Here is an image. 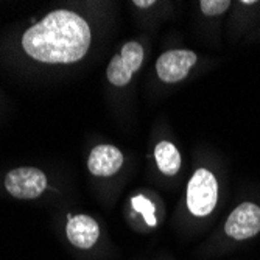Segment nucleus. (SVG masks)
Instances as JSON below:
<instances>
[{"mask_svg": "<svg viewBox=\"0 0 260 260\" xmlns=\"http://www.w3.org/2000/svg\"><path fill=\"white\" fill-rule=\"evenodd\" d=\"M89 23L74 11L47 14L22 36L25 53L45 64H72L83 59L90 47Z\"/></svg>", "mask_w": 260, "mask_h": 260, "instance_id": "nucleus-1", "label": "nucleus"}, {"mask_svg": "<svg viewBox=\"0 0 260 260\" xmlns=\"http://www.w3.org/2000/svg\"><path fill=\"white\" fill-rule=\"evenodd\" d=\"M218 201V184L215 176L206 169H198L187 187V207L195 217L212 214Z\"/></svg>", "mask_w": 260, "mask_h": 260, "instance_id": "nucleus-2", "label": "nucleus"}, {"mask_svg": "<svg viewBox=\"0 0 260 260\" xmlns=\"http://www.w3.org/2000/svg\"><path fill=\"white\" fill-rule=\"evenodd\" d=\"M7 192L19 200H35L47 188V176L35 167H19L5 176Z\"/></svg>", "mask_w": 260, "mask_h": 260, "instance_id": "nucleus-3", "label": "nucleus"}, {"mask_svg": "<svg viewBox=\"0 0 260 260\" xmlns=\"http://www.w3.org/2000/svg\"><path fill=\"white\" fill-rule=\"evenodd\" d=\"M142 61H144V49L139 42H126L120 55H117L111 59L106 77L111 84L117 87H123L131 81V77L134 72L140 69Z\"/></svg>", "mask_w": 260, "mask_h": 260, "instance_id": "nucleus-4", "label": "nucleus"}, {"mask_svg": "<svg viewBox=\"0 0 260 260\" xmlns=\"http://www.w3.org/2000/svg\"><path fill=\"white\" fill-rule=\"evenodd\" d=\"M224 232L234 240H248L260 232V207L254 203H243L232 210Z\"/></svg>", "mask_w": 260, "mask_h": 260, "instance_id": "nucleus-5", "label": "nucleus"}, {"mask_svg": "<svg viewBox=\"0 0 260 260\" xmlns=\"http://www.w3.org/2000/svg\"><path fill=\"white\" fill-rule=\"evenodd\" d=\"M198 56L190 50H170L159 56L156 62L157 77L164 83H178L184 80L195 66Z\"/></svg>", "mask_w": 260, "mask_h": 260, "instance_id": "nucleus-6", "label": "nucleus"}, {"mask_svg": "<svg viewBox=\"0 0 260 260\" xmlns=\"http://www.w3.org/2000/svg\"><path fill=\"white\" fill-rule=\"evenodd\" d=\"M123 167V154L114 145H97L89 154L87 169L93 176L108 178Z\"/></svg>", "mask_w": 260, "mask_h": 260, "instance_id": "nucleus-7", "label": "nucleus"}, {"mask_svg": "<svg viewBox=\"0 0 260 260\" xmlns=\"http://www.w3.org/2000/svg\"><path fill=\"white\" fill-rule=\"evenodd\" d=\"M66 234L69 242L80 249H89L97 243L100 237L99 223L87 215L69 217Z\"/></svg>", "mask_w": 260, "mask_h": 260, "instance_id": "nucleus-8", "label": "nucleus"}, {"mask_svg": "<svg viewBox=\"0 0 260 260\" xmlns=\"http://www.w3.org/2000/svg\"><path fill=\"white\" fill-rule=\"evenodd\" d=\"M154 157L159 170L167 176H175L181 169V154L172 142H159L154 148Z\"/></svg>", "mask_w": 260, "mask_h": 260, "instance_id": "nucleus-9", "label": "nucleus"}, {"mask_svg": "<svg viewBox=\"0 0 260 260\" xmlns=\"http://www.w3.org/2000/svg\"><path fill=\"white\" fill-rule=\"evenodd\" d=\"M133 209L134 210H137V212H140L142 215H144V218H145V221L150 224V226H156V215H154V204L148 200V198H145L144 195H137V197H134L133 200Z\"/></svg>", "mask_w": 260, "mask_h": 260, "instance_id": "nucleus-10", "label": "nucleus"}, {"mask_svg": "<svg viewBox=\"0 0 260 260\" xmlns=\"http://www.w3.org/2000/svg\"><path fill=\"white\" fill-rule=\"evenodd\" d=\"M229 0H201L200 8L206 16H220L229 8Z\"/></svg>", "mask_w": 260, "mask_h": 260, "instance_id": "nucleus-11", "label": "nucleus"}, {"mask_svg": "<svg viewBox=\"0 0 260 260\" xmlns=\"http://www.w3.org/2000/svg\"><path fill=\"white\" fill-rule=\"evenodd\" d=\"M134 5L136 7H140V8H148V7L154 5V2H153V0H148V2H145V0H136Z\"/></svg>", "mask_w": 260, "mask_h": 260, "instance_id": "nucleus-12", "label": "nucleus"}, {"mask_svg": "<svg viewBox=\"0 0 260 260\" xmlns=\"http://www.w3.org/2000/svg\"><path fill=\"white\" fill-rule=\"evenodd\" d=\"M242 4H243V5H252V4H255V2H252V0H251V2H248V0H243Z\"/></svg>", "mask_w": 260, "mask_h": 260, "instance_id": "nucleus-13", "label": "nucleus"}]
</instances>
